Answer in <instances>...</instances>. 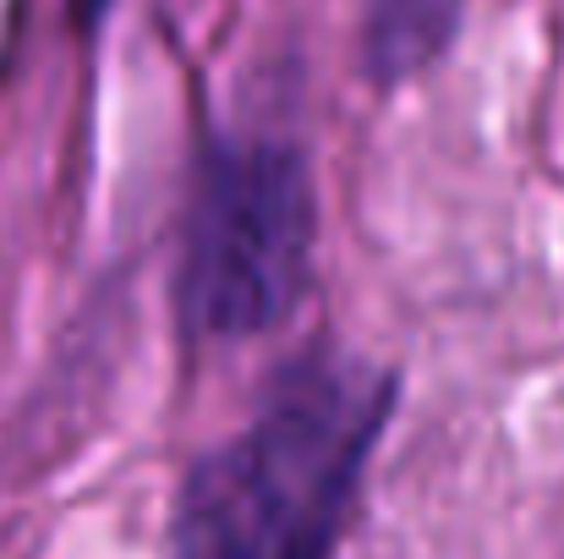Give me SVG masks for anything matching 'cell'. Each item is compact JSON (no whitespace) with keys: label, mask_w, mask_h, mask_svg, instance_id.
Here are the masks:
<instances>
[{"label":"cell","mask_w":564,"mask_h":559,"mask_svg":"<svg viewBox=\"0 0 564 559\" xmlns=\"http://www.w3.org/2000/svg\"><path fill=\"white\" fill-rule=\"evenodd\" d=\"M313 176L280 138H230L203 160L182 252V319L197 341L285 324L313 275Z\"/></svg>","instance_id":"obj_2"},{"label":"cell","mask_w":564,"mask_h":559,"mask_svg":"<svg viewBox=\"0 0 564 559\" xmlns=\"http://www.w3.org/2000/svg\"><path fill=\"white\" fill-rule=\"evenodd\" d=\"M394 384L346 352L280 373L258 411L192 466L171 559H335Z\"/></svg>","instance_id":"obj_1"},{"label":"cell","mask_w":564,"mask_h":559,"mask_svg":"<svg viewBox=\"0 0 564 559\" xmlns=\"http://www.w3.org/2000/svg\"><path fill=\"white\" fill-rule=\"evenodd\" d=\"M466 0H362V72L394 88L416 72H427L455 28Z\"/></svg>","instance_id":"obj_3"}]
</instances>
